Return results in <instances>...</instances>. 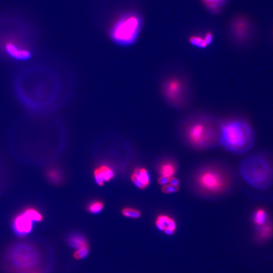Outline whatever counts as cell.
<instances>
[{
    "label": "cell",
    "mask_w": 273,
    "mask_h": 273,
    "mask_svg": "<svg viewBox=\"0 0 273 273\" xmlns=\"http://www.w3.org/2000/svg\"><path fill=\"white\" fill-rule=\"evenodd\" d=\"M104 204L102 201L95 200L91 202L88 206V211L91 214H97L102 211Z\"/></svg>",
    "instance_id": "obj_22"
},
{
    "label": "cell",
    "mask_w": 273,
    "mask_h": 273,
    "mask_svg": "<svg viewBox=\"0 0 273 273\" xmlns=\"http://www.w3.org/2000/svg\"><path fill=\"white\" fill-rule=\"evenodd\" d=\"M239 173L250 187L268 189L273 185V161L266 154H251L241 162Z\"/></svg>",
    "instance_id": "obj_4"
},
{
    "label": "cell",
    "mask_w": 273,
    "mask_h": 273,
    "mask_svg": "<svg viewBox=\"0 0 273 273\" xmlns=\"http://www.w3.org/2000/svg\"><path fill=\"white\" fill-rule=\"evenodd\" d=\"M268 218V213L264 209H257L253 214L254 223L259 227L267 223Z\"/></svg>",
    "instance_id": "obj_16"
},
{
    "label": "cell",
    "mask_w": 273,
    "mask_h": 273,
    "mask_svg": "<svg viewBox=\"0 0 273 273\" xmlns=\"http://www.w3.org/2000/svg\"><path fill=\"white\" fill-rule=\"evenodd\" d=\"M205 42L207 46H210L212 44L214 40V34L212 31H207L203 36Z\"/></svg>",
    "instance_id": "obj_26"
},
{
    "label": "cell",
    "mask_w": 273,
    "mask_h": 273,
    "mask_svg": "<svg viewBox=\"0 0 273 273\" xmlns=\"http://www.w3.org/2000/svg\"><path fill=\"white\" fill-rule=\"evenodd\" d=\"M221 120L208 113L190 114L181 122V139L188 147L197 151L219 146Z\"/></svg>",
    "instance_id": "obj_2"
},
{
    "label": "cell",
    "mask_w": 273,
    "mask_h": 273,
    "mask_svg": "<svg viewBox=\"0 0 273 273\" xmlns=\"http://www.w3.org/2000/svg\"><path fill=\"white\" fill-rule=\"evenodd\" d=\"M131 179L135 185L141 190L145 189L150 183L149 173L144 168H135L131 176Z\"/></svg>",
    "instance_id": "obj_11"
},
{
    "label": "cell",
    "mask_w": 273,
    "mask_h": 273,
    "mask_svg": "<svg viewBox=\"0 0 273 273\" xmlns=\"http://www.w3.org/2000/svg\"><path fill=\"white\" fill-rule=\"evenodd\" d=\"M273 236V224L268 221L264 225L258 227L257 238L261 241L267 240Z\"/></svg>",
    "instance_id": "obj_15"
},
{
    "label": "cell",
    "mask_w": 273,
    "mask_h": 273,
    "mask_svg": "<svg viewBox=\"0 0 273 273\" xmlns=\"http://www.w3.org/2000/svg\"><path fill=\"white\" fill-rule=\"evenodd\" d=\"M228 35L232 43L239 47L249 45L255 36V25L248 16L238 14L230 19Z\"/></svg>",
    "instance_id": "obj_8"
},
{
    "label": "cell",
    "mask_w": 273,
    "mask_h": 273,
    "mask_svg": "<svg viewBox=\"0 0 273 273\" xmlns=\"http://www.w3.org/2000/svg\"><path fill=\"white\" fill-rule=\"evenodd\" d=\"M169 183L171 185L176 186V187H179L180 181L179 180L177 179L175 177H171L170 182Z\"/></svg>",
    "instance_id": "obj_29"
},
{
    "label": "cell",
    "mask_w": 273,
    "mask_h": 273,
    "mask_svg": "<svg viewBox=\"0 0 273 273\" xmlns=\"http://www.w3.org/2000/svg\"></svg>",
    "instance_id": "obj_30"
},
{
    "label": "cell",
    "mask_w": 273,
    "mask_h": 273,
    "mask_svg": "<svg viewBox=\"0 0 273 273\" xmlns=\"http://www.w3.org/2000/svg\"><path fill=\"white\" fill-rule=\"evenodd\" d=\"M5 257L10 268L16 273H31L40 261L37 249L25 242L12 245L6 251Z\"/></svg>",
    "instance_id": "obj_5"
},
{
    "label": "cell",
    "mask_w": 273,
    "mask_h": 273,
    "mask_svg": "<svg viewBox=\"0 0 273 273\" xmlns=\"http://www.w3.org/2000/svg\"><path fill=\"white\" fill-rule=\"evenodd\" d=\"M155 224L159 230L163 231L168 236L174 234L177 228L175 219L166 215H158Z\"/></svg>",
    "instance_id": "obj_10"
},
{
    "label": "cell",
    "mask_w": 273,
    "mask_h": 273,
    "mask_svg": "<svg viewBox=\"0 0 273 273\" xmlns=\"http://www.w3.org/2000/svg\"><path fill=\"white\" fill-rule=\"evenodd\" d=\"M122 215L129 218L138 219L141 218L142 214L138 209L132 207H125L122 211Z\"/></svg>",
    "instance_id": "obj_21"
},
{
    "label": "cell",
    "mask_w": 273,
    "mask_h": 273,
    "mask_svg": "<svg viewBox=\"0 0 273 273\" xmlns=\"http://www.w3.org/2000/svg\"><path fill=\"white\" fill-rule=\"evenodd\" d=\"M5 48L6 52L8 53L13 58L18 60H25L29 59L31 56V53L28 50L24 48L20 47L16 43L12 41L6 43Z\"/></svg>",
    "instance_id": "obj_13"
},
{
    "label": "cell",
    "mask_w": 273,
    "mask_h": 273,
    "mask_svg": "<svg viewBox=\"0 0 273 273\" xmlns=\"http://www.w3.org/2000/svg\"><path fill=\"white\" fill-rule=\"evenodd\" d=\"M207 11L213 15H219L225 8L228 0H200Z\"/></svg>",
    "instance_id": "obj_14"
},
{
    "label": "cell",
    "mask_w": 273,
    "mask_h": 273,
    "mask_svg": "<svg viewBox=\"0 0 273 273\" xmlns=\"http://www.w3.org/2000/svg\"><path fill=\"white\" fill-rule=\"evenodd\" d=\"M68 243L73 247V248L79 249L81 247L89 246L88 240L85 237L79 236V235H74L70 237L68 240Z\"/></svg>",
    "instance_id": "obj_17"
},
{
    "label": "cell",
    "mask_w": 273,
    "mask_h": 273,
    "mask_svg": "<svg viewBox=\"0 0 273 273\" xmlns=\"http://www.w3.org/2000/svg\"><path fill=\"white\" fill-rule=\"evenodd\" d=\"M179 164L174 159H166L162 161L158 166V172L161 176L171 178L176 174Z\"/></svg>",
    "instance_id": "obj_12"
},
{
    "label": "cell",
    "mask_w": 273,
    "mask_h": 273,
    "mask_svg": "<svg viewBox=\"0 0 273 273\" xmlns=\"http://www.w3.org/2000/svg\"><path fill=\"white\" fill-rule=\"evenodd\" d=\"M162 91L167 103L175 109H187L192 102L191 84L185 76L175 75L167 78L163 84Z\"/></svg>",
    "instance_id": "obj_6"
},
{
    "label": "cell",
    "mask_w": 273,
    "mask_h": 273,
    "mask_svg": "<svg viewBox=\"0 0 273 273\" xmlns=\"http://www.w3.org/2000/svg\"><path fill=\"white\" fill-rule=\"evenodd\" d=\"M234 170L225 163L212 161L195 167L187 177L190 189L204 197H218L229 192L236 183Z\"/></svg>",
    "instance_id": "obj_1"
},
{
    "label": "cell",
    "mask_w": 273,
    "mask_h": 273,
    "mask_svg": "<svg viewBox=\"0 0 273 273\" xmlns=\"http://www.w3.org/2000/svg\"><path fill=\"white\" fill-rule=\"evenodd\" d=\"M255 143V131L246 120L238 118L221 120L219 145L226 151L246 154L253 149Z\"/></svg>",
    "instance_id": "obj_3"
},
{
    "label": "cell",
    "mask_w": 273,
    "mask_h": 273,
    "mask_svg": "<svg viewBox=\"0 0 273 273\" xmlns=\"http://www.w3.org/2000/svg\"><path fill=\"white\" fill-rule=\"evenodd\" d=\"M142 26L141 18L134 13H128L120 17L111 29V37L121 45H129L137 39Z\"/></svg>",
    "instance_id": "obj_7"
},
{
    "label": "cell",
    "mask_w": 273,
    "mask_h": 273,
    "mask_svg": "<svg viewBox=\"0 0 273 273\" xmlns=\"http://www.w3.org/2000/svg\"><path fill=\"white\" fill-rule=\"evenodd\" d=\"M179 187H176V186L171 185V184H167L163 186L162 188V192L164 194H172L175 193L179 191Z\"/></svg>",
    "instance_id": "obj_25"
},
{
    "label": "cell",
    "mask_w": 273,
    "mask_h": 273,
    "mask_svg": "<svg viewBox=\"0 0 273 273\" xmlns=\"http://www.w3.org/2000/svg\"><path fill=\"white\" fill-rule=\"evenodd\" d=\"M34 223L35 222L23 209L12 219V229L16 236L25 237L33 231Z\"/></svg>",
    "instance_id": "obj_9"
},
{
    "label": "cell",
    "mask_w": 273,
    "mask_h": 273,
    "mask_svg": "<svg viewBox=\"0 0 273 273\" xmlns=\"http://www.w3.org/2000/svg\"><path fill=\"white\" fill-rule=\"evenodd\" d=\"M90 253V247L86 246L77 249L73 253V257L76 260L84 259L88 256Z\"/></svg>",
    "instance_id": "obj_23"
},
{
    "label": "cell",
    "mask_w": 273,
    "mask_h": 273,
    "mask_svg": "<svg viewBox=\"0 0 273 273\" xmlns=\"http://www.w3.org/2000/svg\"><path fill=\"white\" fill-rule=\"evenodd\" d=\"M48 178L51 182L54 183H59L61 181V175L58 170H50L48 172Z\"/></svg>",
    "instance_id": "obj_24"
},
{
    "label": "cell",
    "mask_w": 273,
    "mask_h": 273,
    "mask_svg": "<svg viewBox=\"0 0 273 273\" xmlns=\"http://www.w3.org/2000/svg\"><path fill=\"white\" fill-rule=\"evenodd\" d=\"M171 178L161 176L159 178L158 183L160 185L164 186L170 182Z\"/></svg>",
    "instance_id": "obj_28"
},
{
    "label": "cell",
    "mask_w": 273,
    "mask_h": 273,
    "mask_svg": "<svg viewBox=\"0 0 273 273\" xmlns=\"http://www.w3.org/2000/svg\"><path fill=\"white\" fill-rule=\"evenodd\" d=\"M94 179L95 181H96L97 185L99 186H103L104 185V183H105V181L103 179L102 176H101L100 171H99L98 168H96V170H94Z\"/></svg>",
    "instance_id": "obj_27"
},
{
    "label": "cell",
    "mask_w": 273,
    "mask_h": 273,
    "mask_svg": "<svg viewBox=\"0 0 273 273\" xmlns=\"http://www.w3.org/2000/svg\"><path fill=\"white\" fill-rule=\"evenodd\" d=\"M188 43H189L194 47L205 49L207 47L206 42H205L204 37L200 35H192L190 36L188 39Z\"/></svg>",
    "instance_id": "obj_18"
},
{
    "label": "cell",
    "mask_w": 273,
    "mask_h": 273,
    "mask_svg": "<svg viewBox=\"0 0 273 273\" xmlns=\"http://www.w3.org/2000/svg\"><path fill=\"white\" fill-rule=\"evenodd\" d=\"M24 210L35 223H39V222L43 221L44 219L43 215H42L37 209H36L35 207H25Z\"/></svg>",
    "instance_id": "obj_19"
},
{
    "label": "cell",
    "mask_w": 273,
    "mask_h": 273,
    "mask_svg": "<svg viewBox=\"0 0 273 273\" xmlns=\"http://www.w3.org/2000/svg\"><path fill=\"white\" fill-rule=\"evenodd\" d=\"M98 169L105 182H109L115 177V173L109 166L103 165V166L99 167Z\"/></svg>",
    "instance_id": "obj_20"
}]
</instances>
